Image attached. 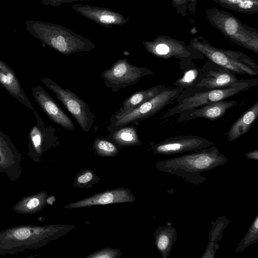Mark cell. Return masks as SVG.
<instances>
[{
  "label": "cell",
  "mask_w": 258,
  "mask_h": 258,
  "mask_svg": "<svg viewBox=\"0 0 258 258\" xmlns=\"http://www.w3.org/2000/svg\"><path fill=\"white\" fill-rule=\"evenodd\" d=\"M228 161L225 156L214 145L207 148L157 163L158 170L179 177L187 183L200 185L207 181L201 175L223 165Z\"/></svg>",
  "instance_id": "obj_1"
},
{
  "label": "cell",
  "mask_w": 258,
  "mask_h": 258,
  "mask_svg": "<svg viewBox=\"0 0 258 258\" xmlns=\"http://www.w3.org/2000/svg\"><path fill=\"white\" fill-rule=\"evenodd\" d=\"M52 228L47 226L23 225L0 231V255H15L36 250L50 238Z\"/></svg>",
  "instance_id": "obj_2"
},
{
  "label": "cell",
  "mask_w": 258,
  "mask_h": 258,
  "mask_svg": "<svg viewBox=\"0 0 258 258\" xmlns=\"http://www.w3.org/2000/svg\"><path fill=\"white\" fill-rule=\"evenodd\" d=\"M211 25L230 41L258 54V30L243 24L231 13L215 7L205 10Z\"/></svg>",
  "instance_id": "obj_3"
},
{
  "label": "cell",
  "mask_w": 258,
  "mask_h": 258,
  "mask_svg": "<svg viewBox=\"0 0 258 258\" xmlns=\"http://www.w3.org/2000/svg\"><path fill=\"white\" fill-rule=\"evenodd\" d=\"M189 45L208 60L240 75H258V65L243 52L217 48L202 36L192 39Z\"/></svg>",
  "instance_id": "obj_4"
},
{
  "label": "cell",
  "mask_w": 258,
  "mask_h": 258,
  "mask_svg": "<svg viewBox=\"0 0 258 258\" xmlns=\"http://www.w3.org/2000/svg\"><path fill=\"white\" fill-rule=\"evenodd\" d=\"M183 90L179 87H167L150 100L137 107L120 115L112 114L107 130L110 134L131 123H138L152 116L165 107L176 102Z\"/></svg>",
  "instance_id": "obj_5"
},
{
  "label": "cell",
  "mask_w": 258,
  "mask_h": 258,
  "mask_svg": "<svg viewBox=\"0 0 258 258\" xmlns=\"http://www.w3.org/2000/svg\"><path fill=\"white\" fill-rule=\"evenodd\" d=\"M258 85V79H242L238 84L229 88L199 91L177 102V104L166 110L160 117L166 119L181 112L201 107L212 102L224 100L236 94L247 91Z\"/></svg>",
  "instance_id": "obj_6"
},
{
  "label": "cell",
  "mask_w": 258,
  "mask_h": 258,
  "mask_svg": "<svg viewBox=\"0 0 258 258\" xmlns=\"http://www.w3.org/2000/svg\"><path fill=\"white\" fill-rule=\"evenodd\" d=\"M42 83L53 92L59 101L76 119L82 130L90 131L95 116L92 113L87 103L69 89H64L51 78L44 77Z\"/></svg>",
  "instance_id": "obj_7"
},
{
  "label": "cell",
  "mask_w": 258,
  "mask_h": 258,
  "mask_svg": "<svg viewBox=\"0 0 258 258\" xmlns=\"http://www.w3.org/2000/svg\"><path fill=\"white\" fill-rule=\"evenodd\" d=\"M204 78L196 85L184 89L176 102L196 92L207 90L229 88L241 82L235 74L229 70L208 60L201 68Z\"/></svg>",
  "instance_id": "obj_8"
},
{
  "label": "cell",
  "mask_w": 258,
  "mask_h": 258,
  "mask_svg": "<svg viewBox=\"0 0 258 258\" xmlns=\"http://www.w3.org/2000/svg\"><path fill=\"white\" fill-rule=\"evenodd\" d=\"M147 46L148 50L157 57L178 59L181 69L190 64L192 59L203 56L190 45H187L183 41L166 35L159 36L154 42L147 44Z\"/></svg>",
  "instance_id": "obj_9"
},
{
  "label": "cell",
  "mask_w": 258,
  "mask_h": 258,
  "mask_svg": "<svg viewBox=\"0 0 258 258\" xmlns=\"http://www.w3.org/2000/svg\"><path fill=\"white\" fill-rule=\"evenodd\" d=\"M153 74L150 69L130 64L126 59L118 60L101 73L105 86L113 92L137 83L146 75Z\"/></svg>",
  "instance_id": "obj_10"
},
{
  "label": "cell",
  "mask_w": 258,
  "mask_h": 258,
  "mask_svg": "<svg viewBox=\"0 0 258 258\" xmlns=\"http://www.w3.org/2000/svg\"><path fill=\"white\" fill-rule=\"evenodd\" d=\"M151 145L154 154L171 155L198 151L212 146L214 143L200 136L182 135L170 137Z\"/></svg>",
  "instance_id": "obj_11"
},
{
  "label": "cell",
  "mask_w": 258,
  "mask_h": 258,
  "mask_svg": "<svg viewBox=\"0 0 258 258\" xmlns=\"http://www.w3.org/2000/svg\"><path fill=\"white\" fill-rule=\"evenodd\" d=\"M36 119L29 134L27 154L34 162H38L43 153L56 140L55 129L51 126H46L42 119L34 111Z\"/></svg>",
  "instance_id": "obj_12"
},
{
  "label": "cell",
  "mask_w": 258,
  "mask_h": 258,
  "mask_svg": "<svg viewBox=\"0 0 258 258\" xmlns=\"http://www.w3.org/2000/svg\"><path fill=\"white\" fill-rule=\"evenodd\" d=\"M23 158L7 135L0 130V172L12 182L18 180L22 173Z\"/></svg>",
  "instance_id": "obj_13"
},
{
  "label": "cell",
  "mask_w": 258,
  "mask_h": 258,
  "mask_svg": "<svg viewBox=\"0 0 258 258\" xmlns=\"http://www.w3.org/2000/svg\"><path fill=\"white\" fill-rule=\"evenodd\" d=\"M31 92L37 103L53 122L69 131L75 130L72 120L42 86L32 87Z\"/></svg>",
  "instance_id": "obj_14"
},
{
  "label": "cell",
  "mask_w": 258,
  "mask_h": 258,
  "mask_svg": "<svg viewBox=\"0 0 258 258\" xmlns=\"http://www.w3.org/2000/svg\"><path fill=\"white\" fill-rule=\"evenodd\" d=\"M238 101L225 100L212 102L179 113L177 122L181 123L199 118L214 121L223 117L229 109L238 105Z\"/></svg>",
  "instance_id": "obj_15"
},
{
  "label": "cell",
  "mask_w": 258,
  "mask_h": 258,
  "mask_svg": "<svg viewBox=\"0 0 258 258\" xmlns=\"http://www.w3.org/2000/svg\"><path fill=\"white\" fill-rule=\"evenodd\" d=\"M0 84L10 94L28 108L35 109L24 93L13 69L0 59Z\"/></svg>",
  "instance_id": "obj_16"
},
{
  "label": "cell",
  "mask_w": 258,
  "mask_h": 258,
  "mask_svg": "<svg viewBox=\"0 0 258 258\" xmlns=\"http://www.w3.org/2000/svg\"><path fill=\"white\" fill-rule=\"evenodd\" d=\"M132 197L125 190H114L72 203L66 208H80L96 205L127 202L132 201Z\"/></svg>",
  "instance_id": "obj_17"
},
{
  "label": "cell",
  "mask_w": 258,
  "mask_h": 258,
  "mask_svg": "<svg viewBox=\"0 0 258 258\" xmlns=\"http://www.w3.org/2000/svg\"><path fill=\"white\" fill-rule=\"evenodd\" d=\"M258 116V101L241 115L226 133L227 140L232 142L247 133Z\"/></svg>",
  "instance_id": "obj_18"
},
{
  "label": "cell",
  "mask_w": 258,
  "mask_h": 258,
  "mask_svg": "<svg viewBox=\"0 0 258 258\" xmlns=\"http://www.w3.org/2000/svg\"><path fill=\"white\" fill-rule=\"evenodd\" d=\"M154 237L158 250L163 258H167L177 239L175 228L170 223H167V225L158 228L155 232Z\"/></svg>",
  "instance_id": "obj_19"
},
{
  "label": "cell",
  "mask_w": 258,
  "mask_h": 258,
  "mask_svg": "<svg viewBox=\"0 0 258 258\" xmlns=\"http://www.w3.org/2000/svg\"><path fill=\"white\" fill-rule=\"evenodd\" d=\"M47 198V194L45 191L23 197L14 205L13 210L20 214H35L43 209Z\"/></svg>",
  "instance_id": "obj_20"
},
{
  "label": "cell",
  "mask_w": 258,
  "mask_h": 258,
  "mask_svg": "<svg viewBox=\"0 0 258 258\" xmlns=\"http://www.w3.org/2000/svg\"><path fill=\"white\" fill-rule=\"evenodd\" d=\"M168 87L163 85H157L148 89L138 91L126 98L118 111L115 115H120L131 110L150 100Z\"/></svg>",
  "instance_id": "obj_21"
},
{
  "label": "cell",
  "mask_w": 258,
  "mask_h": 258,
  "mask_svg": "<svg viewBox=\"0 0 258 258\" xmlns=\"http://www.w3.org/2000/svg\"><path fill=\"white\" fill-rule=\"evenodd\" d=\"M230 222V220L225 216H223L219 217L214 223L209 233V243L202 256V258H213L215 257V253L219 247L217 242L222 238L223 231Z\"/></svg>",
  "instance_id": "obj_22"
},
{
  "label": "cell",
  "mask_w": 258,
  "mask_h": 258,
  "mask_svg": "<svg viewBox=\"0 0 258 258\" xmlns=\"http://www.w3.org/2000/svg\"><path fill=\"white\" fill-rule=\"evenodd\" d=\"M222 7L237 13H258V0H212Z\"/></svg>",
  "instance_id": "obj_23"
},
{
  "label": "cell",
  "mask_w": 258,
  "mask_h": 258,
  "mask_svg": "<svg viewBox=\"0 0 258 258\" xmlns=\"http://www.w3.org/2000/svg\"><path fill=\"white\" fill-rule=\"evenodd\" d=\"M182 70L183 75L173 83V86L176 87L184 90L196 85L204 78L202 69L198 68L194 64H190Z\"/></svg>",
  "instance_id": "obj_24"
},
{
  "label": "cell",
  "mask_w": 258,
  "mask_h": 258,
  "mask_svg": "<svg viewBox=\"0 0 258 258\" xmlns=\"http://www.w3.org/2000/svg\"><path fill=\"white\" fill-rule=\"evenodd\" d=\"M110 136L114 142L121 145H132L141 144L135 125L121 127L110 134Z\"/></svg>",
  "instance_id": "obj_25"
},
{
  "label": "cell",
  "mask_w": 258,
  "mask_h": 258,
  "mask_svg": "<svg viewBox=\"0 0 258 258\" xmlns=\"http://www.w3.org/2000/svg\"><path fill=\"white\" fill-rule=\"evenodd\" d=\"M258 242V215L256 217L245 235L235 249L236 252L243 251L250 245Z\"/></svg>",
  "instance_id": "obj_26"
},
{
  "label": "cell",
  "mask_w": 258,
  "mask_h": 258,
  "mask_svg": "<svg viewBox=\"0 0 258 258\" xmlns=\"http://www.w3.org/2000/svg\"><path fill=\"white\" fill-rule=\"evenodd\" d=\"M94 146L96 150L102 154L112 155L117 152L115 146L104 140L96 139L94 141Z\"/></svg>",
  "instance_id": "obj_27"
},
{
  "label": "cell",
  "mask_w": 258,
  "mask_h": 258,
  "mask_svg": "<svg viewBox=\"0 0 258 258\" xmlns=\"http://www.w3.org/2000/svg\"><path fill=\"white\" fill-rule=\"evenodd\" d=\"M176 12L183 17L187 16V3L185 0H171Z\"/></svg>",
  "instance_id": "obj_28"
},
{
  "label": "cell",
  "mask_w": 258,
  "mask_h": 258,
  "mask_svg": "<svg viewBox=\"0 0 258 258\" xmlns=\"http://www.w3.org/2000/svg\"><path fill=\"white\" fill-rule=\"evenodd\" d=\"M56 38L57 41V48L56 50L61 53H67L68 49V45L66 42L64 38L61 35H58L56 37Z\"/></svg>",
  "instance_id": "obj_29"
},
{
  "label": "cell",
  "mask_w": 258,
  "mask_h": 258,
  "mask_svg": "<svg viewBox=\"0 0 258 258\" xmlns=\"http://www.w3.org/2000/svg\"><path fill=\"white\" fill-rule=\"evenodd\" d=\"M115 252L111 250H104L99 252L97 253H95L91 257H113L115 256Z\"/></svg>",
  "instance_id": "obj_30"
},
{
  "label": "cell",
  "mask_w": 258,
  "mask_h": 258,
  "mask_svg": "<svg viewBox=\"0 0 258 258\" xmlns=\"http://www.w3.org/2000/svg\"><path fill=\"white\" fill-rule=\"evenodd\" d=\"M93 177L91 172H88L80 176L78 178V181L79 183H85L90 181Z\"/></svg>",
  "instance_id": "obj_31"
},
{
  "label": "cell",
  "mask_w": 258,
  "mask_h": 258,
  "mask_svg": "<svg viewBox=\"0 0 258 258\" xmlns=\"http://www.w3.org/2000/svg\"><path fill=\"white\" fill-rule=\"evenodd\" d=\"M187 3V7L188 11L193 14L196 10V6L198 0H185Z\"/></svg>",
  "instance_id": "obj_32"
},
{
  "label": "cell",
  "mask_w": 258,
  "mask_h": 258,
  "mask_svg": "<svg viewBox=\"0 0 258 258\" xmlns=\"http://www.w3.org/2000/svg\"><path fill=\"white\" fill-rule=\"evenodd\" d=\"M245 156L247 159L258 161V149L246 153Z\"/></svg>",
  "instance_id": "obj_33"
},
{
  "label": "cell",
  "mask_w": 258,
  "mask_h": 258,
  "mask_svg": "<svg viewBox=\"0 0 258 258\" xmlns=\"http://www.w3.org/2000/svg\"><path fill=\"white\" fill-rule=\"evenodd\" d=\"M100 20L104 23H112L115 21V18L111 15H103L100 17Z\"/></svg>",
  "instance_id": "obj_34"
}]
</instances>
